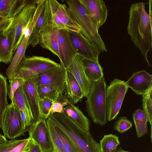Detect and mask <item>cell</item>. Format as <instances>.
<instances>
[{"label": "cell", "instance_id": "obj_1", "mask_svg": "<svg viewBox=\"0 0 152 152\" xmlns=\"http://www.w3.org/2000/svg\"><path fill=\"white\" fill-rule=\"evenodd\" d=\"M152 0L149 1V12L142 2L132 4L129 11L127 26L128 34L136 47L139 49L149 67H151L148 58V52L152 48Z\"/></svg>", "mask_w": 152, "mask_h": 152}, {"label": "cell", "instance_id": "obj_2", "mask_svg": "<svg viewBox=\"0 0 152 152\" xmlns=\"http://www.w3.org/2000/svg\"><path fill=\"white\" fill-rule=\"evenodd\" d=\"M48 118L65 134L80 152H101L99 143L89 131L81 128L65 113H54Z\"/></svg>", "mask_w": 152, "mask_h": 152}, {"label": "cell", "instance_id": "obj_3", "mask_svg": "<svg viewBox=\"0 0 152 152\" xmlns=\"http://www.w3.org/2000/svg\"><path fill=\"white\" fill-rule=\"evenodd\" d=\"M106 83L104 77L92 81L86 97V109L89 117L96 124L104 125L107 122L105 102Z\"/></svg>", "mask_w": 152, "mask_h": 152}, {"label": "cell", "instance_id": "obj_4", "mask_svg": "<svg viewBox=\"0 0 152 152\" xmlns=\"http://www.w3.org/2000/svg\"><path fill=\"white\" fill-rule=\"evenodd\" d=\"M69 11L79 26L80 33L96 46L100 52H107L104 43L97 29L87 15L79 0L66 1Z\"/></svg>", "mask_w": 152, "mask_h": 152}, {"label": "cell", "instance_id": "obj_5", "mask_svg": "<svg viewBox=\"0 0 152 152\" xmlns=\"http://www.w3.org/2000/svg\"><path fill=\"white\" fill-rule=\"evenodd\" d=\"M37 0H28L21 10L13 18L6 31L11 40L12 54L15 53L24 35L25 28L31 21L37 7Z\"/></svg>", "mask_w": 152, "mask_h": 152}, {"label": "cell", "instance_id": "obj_6", "mask_svg": "<svg viewBox=\"0 0 152 152\" xmlns=\"http://www.w3.org/2000/svg\"><path fill=\"white\" fill-rule=\"evenodd\" d=\"M61 64L48 58L42 56H25L17 69L8 79L16 78L26 80L54 69Z\"/></svg>", "mask_w": 152, "mask_h": 152}, {"label": "cell", "instance_id": "obj_7", "mask_svg": "<svg viewBox=\"0 0 152 152\" xmlns=\"http://www.w3.org/2000/svg\"><path fill=\"white\" fill-rule=\"evenodd\" d=\"M128 88L124 81L115 78L106 86L105 102L107 120L115 119Z\"/></svg>", "mask_w": 152, "mask_h": 152}, {"label": "cell", "instance_id": "obj_8", "mask_svg": "<svg viewBox=\"0 0 152 152\" xmlns=\"http://www.w3.org/2000/svg\"><path fill=\"white\" fill-rule=\"evenodd\" d=\"M51 13L50 24L58 30L79 33L80 27L72 16L68 7L56 0H48Z\"/></svg>", "mask_w": 152, "mask_h": 152}, {"label": "cell", "instance_id": "obj_9", "mask_svg": "<svg viewBox=\"0 0 152 152\" xmlns=\"http://www.w3.org/2000/svg\"><path fill=\"white\" fill-rule=\"evenodd\" d=\"M1 128L4 135L11 140L25 135L19 109L14 104H8L3 115Z\"/></svg>", "mask_w": 152, "mask_h": 152}, {"label": "cell", "instance_id": "obj_10", "mask_svg": "<svg viewBox=\"0 0 152 152\" xmlns=\"http://www.w3.org/2000/svg\"><path fill=\"white\" fill-rule=\"evenodd\" d=\"M66 69L61 65L58 67L45 72L26 80L36 85H48L53 87L60 96L65 95Z\"/></svg>", "mask_w": 152, "mask_h": 152}, {"label": "cell", "instance_id": "obj_11", "mask_svg": "<svg viewBox=\"0 0 152 152\" xmlns=\"http://www.w3.org/2000/svg\"><path fill=\"white\" fill-rule=\"evenodd\" d=\"M96 28H99L105 23L107 10L102 0H79Z\"/></svg>", "mask_w": 152, "mask_h": 152}, {"label": "cell", "instance_id": "obj_12", "mask_svg": "<svg viewBox=\"0 0 152 152\" xmlns=\"http://www.w3.org/2000/svg\"><path fill=\"white\" fill-rule=\"evenodd\" d=\"M46 120L42 118L34 123L28 132L29 137L39 146L41 152H50L53 149Z\"/></svg>", "mask_w": 152, "mask_h": 152}, {"label": "cell", "instance_id": "obj_13", "mask_svg": "<svg viewBox=\"0 0 152 152\" xmlns=\"http://www.w3.org/2000/svg\"><path fill=\"white\" fill-rule=\"evenodd\" d=\"M58 41L59 59L61 65L67 69L73 59L78 53L72 43L69 32L62 30H59L58 35Z\"/></svg>", "mask_w": 152, "mask_h": 152}, {"label": "cell", "instance_id": "obj_14", "mask_svg": "<svg viewBox=\"0 0 152 152\" xmlns=\"http://www.w3.org/2000/svg\"><path fill=\"white\" fill-rule=\"evenodd\" d=\"M72 43L79 54L83 58L98 60L100 52L97 48L80 32H69Z\"/></svg>", "mask_w": 152, "mask_h": 152}, {"label": "cell", "instance_id": "obj_15", "mask_svg": "<svg viewBox=\"0 0 152 152\" xmlns=\"http://www.w3.org/2000/svg\"><path fill=\"white\" fill-rule=\"evenodd\" d=\"M83 57L77 54L66 69L74 77L80 85L84 97H86L91 87L92 82L87 77L83 64Z\"/></svg>", "mask_w": 152, "mask_h": 152}, {"label": "cell", "instance_id": "obj_16", "mask_svg": "<svg viewBox=\"0 0 152 152\" xmlns=\"http://www.w3.org/2000/svg\"><path fill=\"white\" fill-rule=\"evenodd\" d=\"M23 93L28 105L34 123L43 118L39 105V97L36 85L27 80L23 84Z\"/></svg>", "mask_w": 152, "mask_h": 152}, {"label": "cell", "instance_id": "obj_17", "mask_svg": "<svg viewBox=\"0 0 152 152\" xmlns=\"http://www.w3.org/2000/svg\"><path fill=\"white\" fill-rule=\"evenodd\" d=\"M125 82L128 87L136 94L142 95L152 86V75L142 70L134 73Z\"/></svg>", "mask_w": 152, "mask_h": 152}, {"label": "cell", "instance_id": "obj_18", "mask_svg": "<svg viewBox=\"0 0 152 152\" xmlns=\"http://www.w3.org/2000/svg\"><path fill=\"white\" fill-rule=\"evenodd\" d=\"M51 13L48 0H45L41 12L29 37L27 48L29 46L35 47L39 44L41 32L50 23Z\"/></svg>", "mask_w": 152, "mask_h": 152}, {"label": "cell", "instance_id": "obj_19", "mask_svg": "<svg viewBox=\"0 0 152 152\" xmlns=\"http://www.w3.org/2000/svg\"><path fill=\"white\" fill-rule=\"evenodd\" d=\"M59 30L49 23L42 31L40 35L39 44L43 48L49 50L59 58L58 35Z\"/></svg>", "mask_w": 152, "mask_h": 152}, {"label": "cell", "instance_id": "obj_20", "mask_svg": "<svg viewBox=\"0 0 152 152\" xmlns=\"http://www.w3.org/2000/svg\"><path fill=\"white\" fill-rule=\"evenodd\" d=\"M65 95L74 104L81 101L83 97L80 87L73 75L66 69Z\"/></svg>", "mask_w": 152, "mask_h": 152}, {"label": "cell", "instance_id": "obj_21", "mask_svg": "<svg viewBox=\"0 0 152 152\" xmlns=\"http://www.w3.org/2000/svg\"><path fill=\"white\" fill-rule=\"evenodd\" d=\"M30 34L24 31L23 37L20 42L10 64L6 70V74L8 79L13 75L19 66L23 58Z\"/></svg>", "mask_w": 152, "mask_h": 152}, {"label": "cell", "instance_id": "obj_22", "mask_svg": "<svg viewBox=\"0 0 152 152\" xmlns=\"http://www.w3.org/2000/svg\"><path fill=\"white\" fill-rule=\"evenodd\" d=\"M28 0H0V17L14 18L26 4Z\"/></svg>", "mask_w": 152, "mask_h": 152}, {"label": "cell", "instance_id": "obj_23", "mask_svg": "<svg viewBox=\"0 0 152 152\" xmlns=\"http://www.w3.org/2000/svg\"><path fill=\"white\" fill-rule=\"evenodd\" d=\"M64 113L74 122L84 130L89 131L90 126L89 119L77 106L70 101L64 107Z\"/></svg>", "mask_w": 152, "mask_h": 152}, {"label": "cell", "instance_id": "obj_24", "mask_svg": "<svg viewBox=\"0 0 152 152\" xmlns=\"http://www.w3.org/2000/svg\"><path fill=\"white\" fill-rule=\"evenodd\" d=\"M83 64L85 73L92 82L99 81L104 77L103 69L98 60L83 58Z\"/></svg>", "mask_w": 152, "mask_h": 152}, {"label": "cell", "instance_id": "obj_25", "mask_svg": "<svg viewBox=\"0 0 152 152\" xmlns=\"http://www.w3.org/2000/svg\"><path fill=\"white\" fill-rule=\"evenodd\" d=\"M23 83L14 94L12 103L16 105L19 109L25 114L28 120L32 125L34 124V122L23 93Z\"/></svg>", "mask_w": 152, "mask_h": 152}, {"label": "cell", "instance_id": "obj_26", "mask_svg": "<svg viewBox=\"0 0 152 152\" xmlns=\"http://www.w3.org/2000/svg\"><path fill=\"white\" fill-rule=\"evenodd\" d=\"M133 117L137 137H141L148 133V120L146 114L142 109L139 108L134 111Z\"/></svg>", "mask_w": 152, "mask_h": 152}, {"label": "cell", "instance_id": "obj_27", "mask_svg": "<svg viewBox=\"0 0 152 152\" xmlns=\"http://www.w3.org/2000/svg\"><path fill=\"white\" fill-rule=\"evenodd\" d=\"M11 40L6 33L0 34V61L5 64L12 61Z\"/></svg>", "mask_w": 152, "mask_h": 152}, {"label": "cell", "instance_id": "obj_28", "mask_svg": "<svg viewBox=\"0 0 152 152\" xmlns=\"http://www.w3.org/2000/svg\"><path fill=\"white\" fill-rule=\"evenodd\" d=\"M46 120L53 145L52 151L46 152H65L63 143L57 133L55 125L49 118Z\"/></svg>", "mask_w": 152, "mask_h": 152}, {"label": "cell", "instance_id": "obj_29", "mask_svg": "<svg viewBox=\"0 0 152 152\" xmlns=\"http://www.w3.org/2000/svg\"><path fill=\"white\" fill-rule=\"evenodd\" d=\"M120 142L118 136L111 134L105 135L99 143L101 152H115Z\"/></svg>", "mask_w": 152, "mask_h": 152}, {"label": "cell", "instance_id": "obj_30", "mask_svg": "<svg viewBox=\"0 0 152 152\" xmlns=\"http://www.w3.org/2000/svg\"><path fill=\"white\" fill-rule=\"evenodd\" d=\"M7 79L0 73V129L1 128L4 112L8 104L7 99Z\"/></svg>", "mask_w": 152, "mask_h": 152}, {"label": "cell", "instance_id": "obj_31", "mask_svg": "<svg viewBox=\"0 0 152 152\" xmlns=\"http://www.w3.org/2000/svg\"><path fill=\"white\" fill-rule=\"evenodd\" d=\"M37 92L40 99L48 98L54 102L60 96V94L52 86L48 85H36Z\"/></svg>", "mask_w": 152, "mask_h": 152}, {"label": "cell", "instance_id": "obj_32", "mask_svg": "<svg viewBox=\"0 0 152 152\" xmlns=\"http://www.w3.org/2000/svg\"><path fill=\"white\" fill-rule=\"evenodd\" d=\"M142 96V107L151 125V138H152V86Z\"/></svg>", "mask_w": 152, "mask_h": 152}, {"label": "cell", "instance_id": "obj_33", "mask_svg": "<svg viewBox=\"0 0 152 152\" xmlns=\"http://www.w3.org/2000/svg\"><path fill=\"white\" fill-rule=\"evenodd\" d=\"M70 101L65 95L63 96L60 95L58 99L53 104L50 110L49 116L54 113H64V107L69 104Z\"/></svg>", "mask_w": 152, "mask_h": 152}, {"label": "cell", "instance_id": "obj_34", "mask_svg": "<svg viewBox=\"0 0 152 152\" xmlns=\"http://www.w3.org/2000/svg\"><path fill=\"white\" fill-rule=\"evenodd\" d=\"M133 122L125 116L120 117L114 124V130L123 133L128 130L132 126Z\"/></svg>", "mask_w": 152, "mask_h": 152}, {"label": "cell", "instance_id": "obj_35", "mask_svg": "<svg viewBox=\"0 0 152 152\" xmlns=\"http://www.w3.org/2000/svg\"><path fill=\"white\" fill-rule=\"evenodd\" d=\"M55 126L57 133L63 143L65 152H80L65 134L60 129Z\"/></svg>", "mask_w": 152, "mask_h": 152}, {"label": "cell", "instance_id": "obj_36", "mask_svg": "<svg viewBox=\"0 0 152 152\" xmlns=\"http://www.w3.org/2000/svg\"><path fill=\"white\" fill-rule=\"evenodd\" d=\"M54 102L48 98L39 99L40 108L43 118L46 119L49 116L50 113Z\"/></svg>", "mask_w": 152, "mask_h": 152}, {"label": "cell", "instance_id": "obj_37", "mask_svg": "<svg viewBox=\"0 0 152 152\" xmlns=\"http://www.w3.org/2000/svg\"><path fill=\"white\" fill-rule=\"evenodd\" d=\"M25 140V139L7 140L5 143L0 145V152H10Z\"/></svg>", "mask_w": 152, "mask_h": 152}, {"label": "cell", "instance_id": "obj_38", "mask_svg": "<svg viewBox=\"0 0 152 152\" xmlns=\"http://www.w3.org/2000/svg\"><path fill=\"white\" fill-rule=\"evenodd\" d=\"M9 80L10 85L8 89H7V93L10 99L12 101L14 94L23 83L24 80L16 78H12Z\"/></svg>", "mask_w": 152, "mask_h": 152}, {"label": "cell", "instance_id": "obj_39", "mask_svg": "<svg viewBox=\"0 0 152 152\" xmlns=\"http://www.w3.org/2000/svg\"><path fill=\"white\" fill-rule=\"evenodd\" d=\"M32 141V140L30 137L25 139L23 142L10 152H26L28 151Z\"/></svg>", "mask_w": 152, "mask_h": 152}, {"label": "cell", "instance_id": "obj_40", "mask_svg": "<svg viewBox=\"0 0 152 152\" xmlns=\"http://www.w3.org/2000/svg\"><path fill=\"white\" fill-rule=\"evenodd\" d=\"M13 18L0 17V34L5 32L11 26Z\"/></svg>", "mask_w": 152, "mask_h": 152}, {"label": "cell", "instance_id": "obj_41", "mask_svg": "<svg viewBox=\"0 0 152 152\" xmlns=\"http://www.w3.org/2000/svg\"><path fill=\"white\" fill-rule=\"evenodd\" d=\"M26 152H41L39 146L32 141L28 151Z\"/></svg>", "mask_w": 152, "mask_h": 152}, {"label": "cell", "instance_id": "obj_42", "mask_svg": "<svg viewBox=\"0 0 152 152\" xmlns=\"http://www.w3.org/2000/svg\"><path fill=\"white\" fill-rule=\"evenodd\" d=\"M7 140L6 138L0 133V145L5 143Z\"/></svg>", "mask_w": 152, "mask_h": 152}, {"label": "cell", "instance_id": "obj_43", "mask_svg": "<svg viewBox=\"0 0 152 152\" xmlns=\"http://www.w3.org/2000/svg\"><path fill=\"white\" fill-rule=\"evenodd\" d=\"M115 152H129L123 150L121 147H120L118 149H117Z\"/></svg>", "mask_w": 152, "mask_h": 152}, {"label": "cell", "instance_id": "obj_44", "mask_svg": "<svg viewBox=\"0 0 152 152\" xmlns=\"http://www.w3.org/2000/svg\"><path fill=\"white\" fill-rule=\"evenodd\" d=\"M1 62V61H0V62Z\"/></svg>", "mask_w": 152, "mask_h": 152}]
</instances>
